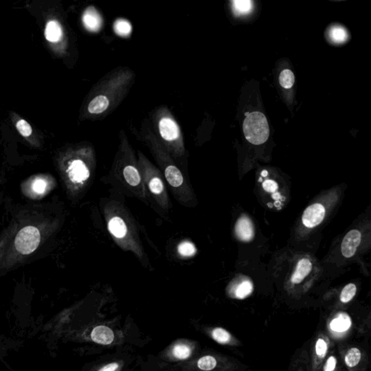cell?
I'll return each mask as SVG.
<instances>
[{
	"instance_id": "1",
	"label": "cell",
	"mask_w": 371,
	"mask_h": 371,
	"mask_svg": "<svg viewBox=\"0 0 371 371\" xmlns=\"http://www.w3.org/2000/svg\"><path fill=\"white\" fill-rule=\"evenodd\" d=\"M108 229L115 242L125 250L133 251L139 258L143 257L142 245L134 226L129 218H125L119 212H110L106 215Z\"/></svg>"
},
{
	"instance_id": "2",
	"label": "cell",
	"mask_w": 371,
	"mask_h": 371,
	"mask_svg": "<svg viewBox=\"0 0 371 371\" xmlns=\"http://www.w3.org/2000/svg\"><path fill=\"white\" fill-rule=\"evenodd\" d=\"M147 198L153 200L155 206L163 211H168L172 207L164 176L156 167L147 161L140 159L139 166Z\"/></svg>"
},
{
	"instance_id": "3",
	"label": "cell",
	"mask_w": 371,
	"mask_h": 371,
	"mask_svg": "<svg viewBox=\"0 0 371 371\" xmlns=\"http://www.w3.org/2000/svg\"><path fill=\"white\" fill-rule=\"evenodd\" d=\"M244 121L243 131L245 137L253 144H263L269 137V126L266 118L260 112L247 113Z\"/></svg>"
},
{
	"instance_id": "4",
	"label": "cell",
	"mask_w": 371,
	"mask_h": 371,
	"mask_svg": "<svg viewBox=\"0 0 371 371\" xmlns=\"http://www.w3.org/2000/svg\"><path fill=\"white\" fill-rule=\"evenodd\" d=\"M40 231L34 226H26L18 233L15 238L17 250L23 254H29L37 249L40 243Z\"/></svg>"
},
{
	"instance_id": "5",
	"label": "cell",
	"mask_w": 371,
	"mask_h": 371,
	"mask_svg": "<svg viewBox=\"0 0 371 371\" xmlns=\"http://www.w3.org/2000/svg\"><path fill=\"white\" fill-rule=\"evenodd\" d=\"M68 177L70 181L75 184L84 185L91 177V170L87 165L82 160H74L68 166Z\"/></svg>"
},
{
	"instance_id": "6",
	"label": "cell",
	"mask_w": 371,
	"mask_h": 371,
	"mask_svg": "<svg viewBox=\"0 0 371 371\" xmlns=\"http://www.w3.org/2000/svg\"><path fill=\"white\" fill-rule=\"evenodd\" d=\"M325 208L321 204L313 205L306 208L302 215V223L306 227L312 228L318 226L325 217Z\"/></svg>"
},
{
	"instance_id": "7",
	"label": "cell",
	"mask_w": 371,
	"mask_h": 371,
	"mask_svg": "<svg viewBox=\"0 0 371 371\" xmlns=\"http://www.w3.org/2000/svg\"><path fill=\"white\" fill-rule=\"evenodd\" d=\"M159 131L163 139L167 142H174L180 136V129L178 124L168 117L163 118L160 121Z\"/></svg>"
},
{
	"instance_id": "8",
	"label": "cell",
	"mask_w": 371,
	"mask_h": 371,
	"mask_svg": "<svg viewBox=\"0 0 371 371\" xmlns=\"http://www.w3.org/2000/svg\"><path fill=\"white\" fill-rule=\"evenodd\" d=\"M361 241V234L358 230H352L345 236L341 244V253L344 257L349 258L356 252Z\"/></svg>"
},
{
	"instance_id": "9",
	"label": "cell",
	"mask_w": 371,
	"mask_h": 371,
	"mask_svg": "<svg viewBox=\"0 0 371 371\" xmlns=\"http://www.w3.org/2000/svg\"><path fill=\"white\" fill-rule=\"evenodd\" d=\"M352 327V320L345 313H339L329 323L330 331L334 335H342Z\"/></svg>"
},
{
	"instance_id": "10",
	"label": "cell",
	"mask_w": 371,
	"mask_h": 371,
	"mask_svg": "<svg viewBox=\"0 0 371 371\" xmlns=\"http://www.w3.org/2000/svg\"><path fill=\"white\" fill-rule=\"evenodd\" d=\"M235 231L239 239L244 242H249L254 237V226L250 219L247 217L242 216L237 220Z\"/></svg>"
},
{
	"instance_id": "11",
	"label": "cell",
	"mask_w": 371,
	"mask_h": 371,
	"mask_svg": "<svg viewBox=\"0 0 371 371\" xmlns=\"http://www.w3.org/2000/svg\"><path fill=\"white\" fill-rule=\"evenodd\" d=\"M91 339L97 344L108 345L114 340V333L110 328L105 326H99L94 328L91 332Z\"/></svg>"
},
{
	"instance_id": "12",
	"label": "cell",
	"mask_w": 371,
	"mask_h": 371,
	"mask_svg": "<svg viewBox=\"0 0 371 371\" xmlns=\"http://www.w3.org/2000/svg\"><path fill=\"white\" fill-rule=\"evenodd\" d=\"M83 21L86 29L91 32L98 31L102 26V18L93 7L86 9L83 13Z\"/></svg>"
},
{
	"instance_id": "13",
	"label": "cell",
	"mask_w": 371,
	"mask_h": 371,
	"mask_svg": "<svg viewBox=\"0 0 371 371\" xmlns=\"http://www.w3.org/2000/svg\"><path fill=\"white\" fill-rule=\"evenodd\" d=\"M312 270V263L308 259L304 258L299 260L296 271L291 277V282L294 284L301 283Z\"/></svg>"
},
{
	"instance_id": "14",
	"label": "cell",
	"mask_w": 371,
	"mask_h": 371,
	"mask_svg": "<svg viewBox=\"0 0 371 371\" xmlns=\"http://www.w3.org/2000/svg\"><path fill=\"white\" fill-rule=\"evenodd\" d=\"M110 102L105 95H98L90 102L88 110L91 114H100L108 109Z\"/></svg>"
},
{
	"instance_id": "15",
	"label": "cell",
	"mask_w": 371,
	"mask_h": 371,
	"mask_svg": "<svg viewBox=\"0 0 371 371\" xmlns=\"http://www.w3.org/2000/svg\"><path fill=\"white\" fill-rule=\"evenodd\" d=\"M63 36L62 28L57 21H49L45 29V37L50 42H57Z\"/></svg>"
},
{
	"instance_id": "16",
	"label": "cell",
	"mask_w": 371,
	"mask_h": 371,
	"mask_svg": "<svg viewBox=\"0 0 371 371\" xmlns=\"http://www.w3.org/2000/svg\"><path fill=\"white\" fill-rule=\"evenodd\" d=\"M362 354L359 349L352 347L349 349L344 357L346 366L349 368L356 367L361 360Z\"/></svg>"
},
{
	"instance_id": "17",
	"label": "cell",
	"mask_w": 371,
	"mask_h": 371,
	"mask_svg": "<svg viewBox=\"0 0 371 371\" xmlns=\"http://www.w3.org/2000/svg\"><path fill=\"white\" fill-rule=\"evenodd\" d=\"M177 251L183 257H192L197 254V248L190 241H183L177 247Z\"/></svg>"
},
{
	"instance_id": "18",
	"label": "cell",
	"mask_w": 371,
	"mask_h": 371,
	"mask_svg": "<svg viewBox=\"0 0 371 371\" xmlns=\"http://www.w3.org/2000/svg\"><path fill=\"white\" fill-rule=\"evenodd\" d=\"M253 285L249 281H245L237 286V289L234 291V296L236 298L240 299H244L248 297L252 293Z\"/></svg>"
},
{
	"instance_id": "19",
	"label": "cell",
	"mask_w": 371,
	"mask_h": 371,
	"mask_svg": "<svg viewBox=\"0 0 371 371\" xmlns=\"http://www.w3.org/2000/svg\"><path fill=\"white\" fill-rule=\"evenodd\" d=\"M212 337L220 344H230L232 341V336L226 329L216 328L212 332Z\"/></svg>"
},
{
	"instance_id": "20",
	"label": "cell",
	"mask_w": 371,
	"mask_h": 371,
	"mask_svg": "<svg viewBox=\"0 0 371 371\" xmlns=\"http://www.w3.org/2000/svg\"><path fill=\"white\" fill-rule=\"evenodd\" d=\"M329 350V342L325 338L320 337L317 339L315 344V354L317 362H321L325 358Z\"/></svg>"
},
{
	"instance_id": "21",
	"label": "cell",
	"mask_w": 371,
	"mask_h": 371,
	"mask_svg": "<svg viewBox=\"0 0 371 371\" xmlns=\"http://www.w3.org/2000/svg\"><path fill=\"white\" fill-rule=\"evenodd\" d=\"M233 7L237 15H245L250 12L252 8V1L249 0H237L233 1Z\"/></svg>"
},
{
	"instance_id": "22",
	"label": "cell",
	"mask_w": 371,
	"mask_h": 371,
	"mask_svg": "<svg viewBox=\"0 0 371 371\" xmlns=\"http://www.w3.org/2000/svg\"><path fill=\"white\" fill-rule=\"evenodd\" d=\"M173 355L177 359H187L192 355V349L185 344H178L173 349Z\"/></svg>"
},
{
	"instance_id": "23",
	"label": "cell",
	"mask_w": 371,
	"mask_h": 371,
	"mask_svg": "<svg viewBox=\"0 0 371 371\" xmlns=\"http://www.w3.org/2000/svg\"><path fill=\"white\" fill-rule=\"evenodd\" d=\"M216 360L214 357L210 356V355L203 357L197 362V366L202 371H212L216 367Z\"/></svg>"
},
{
	"instance_id": "24",
	"label": "cell",
	"mask_w": 371,
	"mask_h": 371,
	"mask_svg": "<svg viewBox=\"0 0 371 371\" xmlns=\"http://www.w3.org/2000/svg\"><path fill=\"white\" fill-rule=\"evenodd\" d=\"M279 82L282 87L290 88L294 85L295 79L292 71L289 69L284 70L281 73Z\"/></svg>"
},
{
	"instance_id": "25",
	"label": "cell",
	"mask_w": 371,
	"mask_h": 371,
	"mask_svg": "<svg viewBox=\"0 0 371 371\" xmlns=\"http://www.w3.org/2000/svg\"><path fill=\"white\" fill-rule=\"evenodd\" d=\"M357 287L354 284H349L343 289L340 295V300L343 303H348L356 294Z\"/></svg>"
},
{
	"instance_id": "26",
	"label": "cell",
	"mask_w": 371,
	"mask_h": 371,
	"mask_svg": "<svg viewBox=\"0 0 371 371\" xmlns=\"http://www.w3.org/2000/svg\"><path fill=\"white\" fill-rule=\"evenodd\" d=\"M114 29L119 35L128 36L131 34L132 27L131 23L126 20L119 19L115 23Z\"/></svg>"
},
{
	"instance_id": "27",
	"label": "cell",
	"mask_w": 371,
	"mask_h": 371,
	"mask_svg": "<svg viewBox=\"0 0 371 371\" xmlns=\"http://www.w3.org/2000/svg\"><path fill=\"white\" fill-rule=\"evenodd\" d=\"M330 37L335 42L341 43L347 40V33L344 28L335 26L330 31Z\"/></svg>"
},
{
	"instance_id": "28",
	"label": "cell",
	"mask_w": 371,
	"mask_h": 371,
	"mask_svg": "<svg viewBox=\"0 0 371 371\" xmlns=\"http://www.w3.org/2000/svg\"><path fill=\"white\" fill-rule=\"evenodd\" d=\"M17 129L20 132L22 136L25 137L31 136L32 133V128L29 123L24 120H20L18 121L16 124Z\"/></svg>"
},
{
	"instance_id": "29",
	"label": "cell",
	"mask_w": 371,
	"mask_h": 371,
	"mask_svg": "<svg viewBox=\"0 0 371 371\" xmlns=\"http://www.w3.org/2000/svg\"><path fill=\"white\" fill-rule=\"evenodd\" d=\"M46 183L44 180L41 178H37L34 181L32 184V189L36 193L43 194L46 190Z\"/></svg>"
},
{
	"instance_id": "30",
	"label": "cell",
	"mask_w": 371,
	"mask_h": 371,
	"mask_svg": "<svg viewBox=\"0 0 371 371\" xmlns=\"http://www.w3.org/2000/svg\"><path fill=\"white\" fill-rule=\"evenodd\" d=\"M337 366V359L336 357L331 355L326 361L324 366V371H334Z\"/></svg>"
},
{
	"instance_id": "31",
	"label": "cell",
	"mask_w": 371,
	"mask_h": 371,
	"mask_svg": "<svg viewBox=\"0 0 371 371\" xmlns=\"http://www.w3.org/2000/svg\"><path fill=\"white\" fill-rule=\"evenodd\" d=\"M262 187H263L264 190L268 192H276L278 189V184L276 181H273V180H267V181H264L262 184Z\"/></svg>"
},
{
	"instance_id": "32",
	"label": "cell",
	"mask_w": 371,
	"mask_h": 371,
	"mask_svg": "<svg viewBox=\"0 0 371 371\" xmlns=\"http://www.w3.org/2000/svg\"><path fill=\"white\" fill-rule=\"evenodd\" d=\"M119 365L117 363H110L104 366L99 371H116L119 369Z\"/></svg>"
},
{
	"instance_id": "33",
	"label": "cell",
	"mask_w": 371,
	"mask_h": 371,
	"mask_svg": "<svg viewBox=\"0 0 371 371\" xmlns=\"http://www.w3.org/2000/svg\"><path fill=\"white\" fill-rule=\"evenodd\" d=\"M268 174V171H266V170H263V171H262L261 173V175L263 177L267 176Z\"/></svg>"
}]
</instances>
